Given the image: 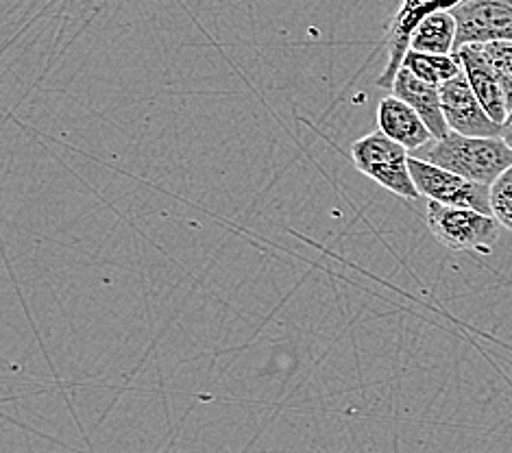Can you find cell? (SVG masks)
I'll return each instance as SVG.
<instances>
[{
	"label": "cell",
	"mask_w": 512,
	"mask_h": 453,
	"mask_svg": "<svg viewBox=\"0 0 512 453\" xmlns=\"http://www.w3.org/2000/svg\"><path fill=\"white\" fill-rule=\"evenodd\" d=\"M410 175L421 197H428L449 207H467L482 214H491V186L449 173L421 157L410 155Z\"/></svg>",
	"instance_id": "obj_4"
},
{
	"label": "cell",
	"mask_w": 512,
	"mask_h": 453,
	"mask_svg": "<svg viewBox=\"0 0 512 453\" xmlns=\"http://www.w3.org/2000/svg\"><path fill=\"white\" fill-rule=\"evenodd\" d=\"M443 114L451 131L471 138H502V127L486 114V109L475 96L465 70L458 77L449 79L441 88Z\"/></svg>",
	"instance_id": "obj_6"
},
{
	"label": "cell",
	"mask_w": 512,
	"mask_h": 453,
	"mask_svg": "<svg viewBox=\"0 0 512 453\" xmlns=\"http://www.w3.org/2000/svg\"><path fill=\"white\" fill-rule=\"evenodd\" d=\"M390 88H393V94L397 99L406 101L414 112L423 118L425 127L430 129L434 140H443L445 136H449L451 129L445 120L441 92H438L436 85L421 81L419 77H414L408 68L399 66Z\"/></svg>",
	"instance_id": "obj_8"
},
{
	"label": "cell",
	"mask_w": 512,
	"mask_h": 453,
	"mask_svg": "<svg viewBox=\"0 0 512 453\" xmlns=\"http://www.w3.org/2000/svg\"><path fill=\"white\" fill-rule=\"evenodd\" d=\"M449 11L458 22L456 51L465 44L512 42V0H462Z\"/></svg>",
	"instance_id": "obj_5"
},
{
	"label": "cell",
	"mask_w": 512,
	"mask_h": 453,
	"mask_svg": "<svg viewBox=\"0 0 512 453\" xmlns=\"http://www.w3.org/2000/svg\"><path fill=\"white\" fill-rule=\"evenodd\" d=\"M491 214L512 231V166L491 186Z\"/></svg>",
	"instance_id": "obj_14"
},
{
	"label": "cell",
	"mask_w": 512,
	"mask_h": 453,
	"mask_svg": "<svg viewBox=\"0 0 512 453\" xmlns=\"http://www.w3.org/2000/svg\"><path fill=\"white\" fill-rule=\"evenodd\" d=\"M401 66L408 68L414 77H419L425 83H432L441 88L449 79L458 77L462 72L460 57L456 53L451 55H430V53H417L408 51Z\"/></svg>",
	"instance_id": "obj_11"
},
{
	"label": "cell",
	"mask_w": 512,
	"mask_h": 453,
	"mask_svg": "<svg viewBox=\"0 0 512 453\" xmlns=\"http://www.w3.org/2000/svg\"><path fill=\"white\" fill-rule=\"evenodd\" d=\"M502 138L506 140V144H508L510 149H512V112L508 114L506 122H504V125H502Z\"/></svg>",
	"instance_id": "obj_15"
},
{
	"label": "cell",
	"mask_w": 512,
	"mask_h": 453,
	"mask_svg": "<svg viewBox=\"0 0 512 453\" xmlns=\"http://www.w3.org/2000/svg\"><path fill=\"white\" fill-rule=\"evenodd\" d=\"M480 48L486 61L495 70L499 83H502L508 109L512 112V42H489L480 44Z\"/></svg>",
	"instance_id": "obj_13"
},
{
	"label": "cell",
	"mask_w": 512,
	"mask_h": 453,
	"mask_svg": "<svg viewBox=\"0 0 512 453\" xmlns=\"http://www.w3.org/2000/svg\"><path fill=\"white\" fill-rule=\"evenodd\" d=\"M456 55L460 57L462 70H465L471 88H473L475 96H478L482 107L486 109V114H489L497 122V125L502 127L510 114L508 101H506L502 83H499L495 70L491 68L489 61H486L480 44L460 46Z\"/></svg>",
	"instance_id": "obj_7"
},
{
	"label": "cell",
	"mask_w": 512,
	"mask_h": 453,
	"mask_svg": "<svg viewBox=\"0 0 512 453\" xmlns=\"http://www.w3.org/2000/svg\"><path fill=\"white\" fill-rule=\"evenodd\" d=\"M412 155L484 186H493L512 166V149L504 138H471L456 131Z\"/></svg>",
	"instance_id": "obj_1"
},
{
	"label": "cell",
	"mask_w": 512,
	"mask_h": 453,
	"mask_svg": "<svg viewBox=\"0 0 512 453\" xmlns=\"http://www.w3.org/2000/svg\"><path fill=\"white\" fill-rule=\"evenodd\" d=\"M377 127L390 140L406 146L410 153H417L434 140L423 118L406 101L397 99L395 94L384 96L377 105Z\"/></svg>",
	"instance_id": "obj_9"
},
{
	"label": "cell",
	"mask_w": 512,
	"mask_h": 453,
	"mask_svg": "<svg viewBox=\"0 0 512 453\" xmlns=\"http://www.w3.org/2000/svg\"><path fill=\"white\" fill-rule=\"evenodd\" d=\"M458 22L449 9H436L425 14L408 38V51L430 53V55H451L456 53Z\"/></svg>",
	"instance_id": "obj_10"
},
{
	"label": "cell",
	"mask_w": 512,
	"mask_h": 453,
	"mask_svg": "<svg viewBox=\"0 0 512 453\" xmlns=\"http://www.w3.org/2000/svg\"><path fill=\"white\" fill-rule=\"evenodd\" d=\"M410 155L412 153L406 146L390 140L380 129L356 140L351 146V162L362 175L380 183L395 197L414 201L421 194L410 175Z\"/></svg>",
	"instance_id": "obj_2"
},
{
	"label": "cell",
	"mask_w": 512,
	"mask_h": 453,
	"mask_svg": "<svg viewBox=\"0 0 512 453\" xmlns=\"http://www.w3.org/2000/svg\"><path fill=\"white\" fill-rule=\"evenodd\" d=\"M458 3H462V0H404V7L399 9L395 31H393L395 46H397L395 59L399 57L401 61H404V57L408 53L410 31L425 14H430V11H436V9H451Z\"/></svg>",
	"instance_id": "obj_12"
},
{
	"label": "cell",
	"mask_w": 512,
	"mask_h": 453,
	"mask_svg": "<svg viewBox=\"0 0 512 453\" xmlns=\"http://www.w3.org/2000/svg\"><path fill=\"white\" fill-rule=\"evenodd\" d=\"M425 220L432 236L449 251L491 255L499 240V225L493 214H482L467 207L428 203Z\"/></svg>",
	"instance_id": "obj_3"
}]
</instances>
